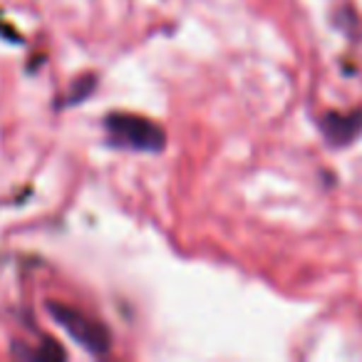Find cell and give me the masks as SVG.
I'll return each instance as SVG.
<instances>
[{"label":"cell","mask_w":362,"mask_h":362,"mask_svg":"<svg viewBox=\"0 0 362 362\" xmlns=\"http://www.w3.org/2000/svg\"><path fill=\"white\" fill-rule=\"evenodd\" d=\"M105 129L110 146H117V149L156 154L166 146V134L159 124L144 119V117L127 115V112H115V115L105 117Z\"/></svg>","instance_id":"obj_1"},{"label":"cell","mask_w":362,"mask_h":362,"mask_svg":"<svg viewBox=\"0 0 362 362\" xmlns=\"http://www.w3.org/2000/svg\"><path fill=\"white\" fill-rule=\"evenodd\" d=\"M47 310H50L52 320H55L77 345L85 347L87 352H92V355H105V352H110L112 335H110V330L102 327L97 320L87 317L85 313L75 310V308L62 305V303H50Z\"/></svg>","instance_id":"obj_2"},{"label":"cell","mask_w":362,"mask_h":362,"mask_svg":"<svg viewBox=\"0 0 362 362\" xmlns=\"http://www.w3.org/2000/svg\"><path fill=\"white\" fill-rule=\"evenodd\" d=\"M320 132L330 146H350L362 134V110L325 112L320 117Z\"/></svg>","instance_id":"obj_3"},{"label":"cell","mask_w":362,"mask_h":362,"mask_svg":"<svg viewBox=\"0 0 362 362\" xmlns=\"http://www.w3.org/2000/svg\"><path fill=\"white\" fill-rule=\"evenodd\" d=\"M92 87H95V77H85V80H80L77 82V87H75V95L70 97V105H75V102H80L82 97H87L92 92Z\"/></svg>","instance_id":"obj_4"}]
</instances>
